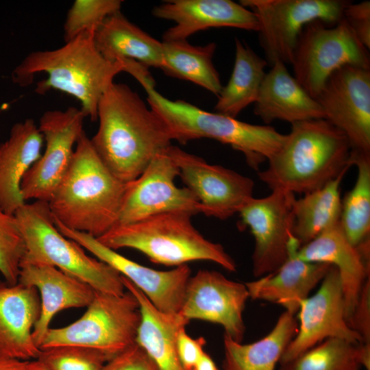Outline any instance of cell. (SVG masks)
Returning a JSON list of instances; mask_svg holds the SVG:
<instances>
[{"label":"cell","instance_id":"6da1fadb","mask_svg":"<svg viewBox=\"0 0 370 370\" xmlns=\"http://www.w3.org/2000/svg\"><path fill=\"white\" fill-rule=\"evenodd\" d=\"M97 132L90 138L96 153L120 181L127 183L171 145L160 116L125 84L113 82L101 98Z\"/></svg>","mask_w":370,"mask_h":370},{"label":"cell","instance_id":"7a4b0ae2","mask_svg":"<svg viewBox=\"0 0 370 370\" xmlns=\"http://www.w3.org/2000/svg\"><path fill=\"white\" fill-rule=\"evenodd\" d=\"M94 34L84 32L56 49L30 52L14 69L13 82L25 87L43 73L47 77L37 82L36 93L54 90L69 95L79 101L85 116L95 121L101 98L125 66L121 60L112 62L101 55Z\"/></svg>","mask_w":370,"mask_h":370},{"label":"cell","instance_id":"3957f363","mask_svg":"<svg viewBox=\"0 0 370 370\" xmlns=\"http://www.w3.org/2000/svg\"><path fill=\"white\" fill-rule=\"evenodd\" d=\"M351 149L344 133L325 119L294 123L258 175L271 190L305 195L347 173Z\"/></svg>","mask_w":370,"mask_h":370},{"label":"cell","instance_id":"277c9868","mask_svg":"<svg viewBox=\"0 0 370 370\" xmlns=\"http://www.w3.org/2000/svg\"><path fill=\"white\" fill-rule=\"evenodd\" d=\"M127 183L107 169L84 132L48 202L51 213L64 226L97 238L116 225Z\"/></svg>","mask_w":370,"mask_h":370},{"label":"cell","instance_id":"5b68a950","mask_svg":"<svg viewBox=\"0 0 370 370\" xmlns=\"http://www.w3.org/2000/svg\"><path fill=\"white\" fill-rule=\"evenodd\" d=\"M147 95L149 106L166 123L173 140L181 144L210 138L241 152L247 164L258 170L282 147L286 134L269 125H255L217 112H210L182 100H171L155 89L153 77L138 82Z\"/></svg>","mask_w":370,"mask_h":370},{"label":"cell","instance_id":"8992f818","mask_svg":"<svg viewBox=\"0 0 370 370\" xmlns=\"http://www.w3.org/2000/svg\"><path fill=\"white\" fill-rule=\"evenodd\" d=\"M193 216L188 212H174L118 224L97 240L114 250H137L156 264L176 267L204 260L215 262L228 271H235L236 264L233 258L221 244L206 239L195 227Z\"/></svg>","mask_w":370,"mask_h":370},{"label":"cell","instance_id":"52a82bcc","mask_svg":"<svg viewBox=\"0 0 370 370\" xmlns=\"http://www.w3.org/2000/svg\"><path fill=\"white\" fill-rule=\"evenodd\" d=\"M14 216L25 245L21 263L55 267L97 291L116 295L125 293L121 275L117 271L88 256L82 247L58 230L48 202H26Z\"/></svg>","mask_w":370,"mask_h":370},{"label":"cell","instance_id":"ba28073f","mask_svg":"<svg viewBox=\"0 0 370 370\" xmlns=\"http://www.w3.org/2000/svg\"><path fill=\"white\" fill-rule=\"evenodd\" d=\"M140 321V306L132 293L126 290L116 295L95 291L84 314L66 326L50 328L40 349L76 345L113 358L136 343Z\"/></svg>","mask_w":370,"mask_h":370},{"label":"cell","instance_id":"9c48e42d","mask_svg":"<svg viewBox=\"0 0 370 370\" xmlns=\"http://www.w3.org/2000/svg\"><path fill=\"white\" fill-rule=\"evenodd\" d=\"M369 49L343 18L334 25L321 21L303 28L294 52V77L317 99L328 77L337 69L353 65L370 69Z\"/></svg>","mask_w":370,"mask_h":370},{"label":"cell","instance_id":"30bf717a","mask_svg":"<svg viewBox=\"0 0 370 370\" xmlns=\"http://www.w3.org/2000/svg\"><path fill=\"white\" fill-rule=\"evenodd\" d=\"M257 17L260 44L271 66L277 60L291 64L299 36L308 23L334 25L350 3L345 0H241Z\"/></svg>","mask_w":370,"mask_h":370},{"label":"cell","instance_id":"8fae6325","mask_svg":"<svg viewBox=\"0 0 370 370\" xmlns=\"http://www.w3.org/2000/svg\"><path fill=\"white\" fill-rule=\"evenodd\" d=\"M85 115L75 107L64 110L45 112L38 129L45 148L36 162L25 174L21 192L28 200L49 202L71 164L77 142L82 133Z\"/></svg>","mask_w":370,"mask_h":370},{"label":"cell","instance_id":"7c38bea8","mask_svg":"<svg viewBox=\"0 0 370 370\" xmlns=\"http://www.w3.org/2000/svg\"><path fill=\"white\" fill-rule=\"evenodd\" d=\"M178 176L166 149L156 155L138 177L127 183L116 225L169 212L202 213L195 195L186 187L176 186Z\"/></svg>","mask_w":370,"mask_h":370},{"label":"cell","instance_id":"4fadbf2b","mask_svg":"<svg viewBox=\"0 0 370 370\" xmlns=\"http://www.w3.org/2000/svg\"><path fill=\"white\" fill-rule=\"evenodd\" d=\"M166 151L179 176L197 197L202 213L227 219L238 213L254 197V182L233 170L211 164L202 158L171 145Z\"/></svg>","mask_w":370,"mask_h":370},{"label":"cell","instance_id":"5bb4252c","mask_svg":"<svg viewBox=\"0 0 370 370\" xmlns=\"http://www.w3.org/2000/svg\"><path fill=\"white\" fill-rule=\"evenodd\" d=\"M295 194L275 189L262 198L253 197L238 212L239 228L247 227L254 237L252 271L260 278L278 270L288 256L293 236Z\"/></svg>","mask_w":370,"mask_h":370},{"label":"cell","instance_id":"9a60e30c","mask_svg":"<svg viewBox=\"0 0 370 370\" xmlns=\"http://www.w3.org/2000/svg\"><path fill=\"white\" fill-rule=\"evenodd\" d=\"M325 119L347 138L351 149L370 153V69L345 65L327 79L316 99Z\"/></svg>","mask_w":370,"mask_h":370},{"label":"cell","instance_id":"2e32d148","mask_svg":"<svg viewBox=\"0 0 370 370\" xmlns=\"http://www.w3.org/2000/svg\"><path fill=\"white\" fill-rule=\"evenodd\" d=\"M318 291L299 303L298 329L285 349L280 364L293 360L302 353L330 338L362 343L360 336L348 324L338 270L331 267Z\"/></svg>","mask_w":370,"mask_h":370},{"label":"cell","instance_id":"e0dca14e","mask_svg":"<svg viewBox=\"0 0 370 370\" xmlns=\"http://www.w3.org/2000/svg\"><path fill=\"white\" fill-rule=\"evenodd\" d=\"M58 230L78 243L98 260L108 264L129 280L162 312L178 314L191 270L188 264L169 271H158L134 262L86 233L71 230L54 220Z\"/></svg>","mask_w":370,"mask_h":370},{"label":"cell","instance_id":"ac0fdd59","mask_svg":"<svg viewBox=\"0 0 370 370\" xmlns=\"http://www.w3.org/2000/svg\"><path fill=\"white\" fill-rule=\"evenodd\" d=\"M249 298L245 284L216 271L199 270L189 278L179 314L188 321L219 324L224 334L242 343L245 332L243 314Z\"/></svg>","mask_w":370,"mask_h":370},{"label":"cell","instance_id":"d6986e66","mask_svg":"<svg viewBox=\"0 0 370 370\" xmlns=\"http://www.w3.org/2000/svg\"><path fill=\"white\" fill-rule=\"evenodd\" d=\"M152 14L173 21L162 41L187 40L193 34L212 27H234L257 32L256 15L240 3L231 0H170L156 6Z\"/></svg>","mask_w":370,"mask_h":370},{"label":"cell","instance_id":"ffe728a7","mask_svg":"<svg viewBox=\"0 0 370 370\" xmlns=\"http://www.w3.org/2000/svg\"><path fill=\"white\" fill-rule=\"evenodd\" d=\"M18 282L35 287L39 293L40 314L32 331L33 340L39 348L58 312L86 308L95 293L87 283L47 264L21 263Z\"/></svg>","mask_w":370,"mask_h":370},{"label":"cell","instance_id":"44dd1931","mask_svg":"<svg viewBox=\"0 0 370 370\" xmlns=\"http://www.w3.org/2000/svg\"><path fill=\"white\" fill-rule=\"evenodd\" d=\"M40 314L35 287L0 281V358L25 361L38 358L40 349L32 331Z\"/></svg>","mask_w":370,"mask_h":370},{"label":"cell","instance_id":"7402d4cb","mask_svg":"<svg viewBox=\"0 0 370 370\" xmlns=\"http://www.w3.org/2000/svg\"><path fill=\"white\" fill-rule=\"evenodd\" d=\"M300 245L293 236L288 243L286 260L275 271L245 283L249 298L281 305L293 314L297 312L299 303L322 281L332 265L310 262L300 259Z\"/></svg>","mask_w":370,"mask_h":370},{"label":"cell","instance_id":"603a6c76","mask_svg":"<svg viewBox=\"0 0 370 370\" xmlns=\"http://www.w3.org/2000/svg\"><path fill=\"white\" fill-rule=\"evenodd\" d=\"M297 256L306 262L328 263L338 270L349 325L359 294L369 278L370 263L348 241L340 221L299 247Z\"/></svg>","mask_w":370,"mask_h":370},{"label":"cell","instance_id":"cb8c5ba5","mask_svg":"<svg viewBox=\"0 0 370 370\" xmlns=\"http://www.w3.org/2000/svg\"><path fill=\"white\" fill-rule=\"evenodd\" d=\"M265 74L254 112L267 125L281 120L291 123L325 119L317 99L312 97L288 71L284 62L277 60Z\"/></svg>","mask_w":370,"mask_h":370},{"label":"cell","instance_id":"d4e9b609","mask_svg":"<svg viewBox=\"0 0 370 370\" xmlns=\"http://www.w3.org/2000/svg\"><path fill=\"white\" fill-rule=\"evenodd\" d=\"M43 136L32 119L16 123L8 138L0 144V207L14 214L26 202L21 184L25 174L40 158Z\"/></svg>","mask_w":370,"mask_h":370},{"label":"cell","instance_id":"484cf974","mask_svg":"<svg viewBox=\"0 0 370 370\" xmlns=\"http://www.w3.org/2000/svg\"><path fill=\"white\" fill-rule=\"evenodd\" d=\"M125 290L137 299L141 313V321L136 343L151 358L158 370H186L182 365L176 347L179 331L188 323L178 314L160 312L129 280L121 275Z\"/></svg>","mask_w":370,"mask_h":370},{"label":"cell","instance_id":"4316f807","mask_svg":"<svg viewBox=\"0 0 370 370\" xmlns=\"http://www.w3.org/2000/svg\"><path fill=\"white\" fill-rule=\"evenodd\" d=\"M95 45L107 60H134L144 66L162 70L163 45L130 22L121 12L108 16L95 30Z\"/></svg>","mask_w":370,"mask_h":370},{"label":"cell","instance_id":"83f0119b","mask_svg":"<svg viewBox=\"0 0 370 370\" xmlns=\"http://www.w3.org/2000/svg\"><path fill=\"white\" fill-rule=\"evenodd\" d=\"M297 329L295 315L284 311L272 330L254 343L243 344L224 334L223 370H275Z\"/></svg>","mask_w":370,"mask_h":370},{"label":"cell","instance_id":"f1b7e54d","mask_svg":"<svg viewBox=\"0 0 370 370\" xmlns=\"http://www.w3.org/2000/svg\"><path fill=\"white\" fill-rule=\"evenodd\" d=\"M268 65L245 42L235 38V60L227 84L223 86L214 106L216 112L232 118L255 103Z\"/></svg>","mask_w":370,"mask_h":370},{"label":"cell","instance_id":"f546056e","mask_svg":"<svg viewBox=\"0 0 370 370\" xmlns=\"http://www.w3.org/2000/svg\"><path fill=\"white\" fill-rule=\"evenodd\" d=\"M345 173L294 200L292 233L300 247L340 221L341 184Z\"/></svg>","mask_w":370,"mask_h":370},{"label":"cell","instance_id":"4dcf8cb0","mask_svg":"<svg viewBox=\"0 0 370 370\" xmlns=\"http://www.w3.org/2000/svg\"><path fill=\"white\" fill-rule=\"evenodd\" d=\"M162 42V71L166 75L191 82L218 97L223 86L212 61L217 48L214 42L197 46L187 40Z\"/></svg>","mask_w":370,"mask_h":370},{"label":"cell","instance_id":"1f68e13d","mask_svg":"<svg viewBox=\"0 0 370 370\" xmlns=\"http://www.w3.org/2000/svg\"><path fill=\"white\" fill-rule=\"evenodd\" d=\"M349 162L358 174L342 200L339 221L348 241L359 248L370 243V153L351 149Z\"/></svg>","mask_w":370,"mask_h":370},{"label":"cell","instance_id":"d6a6232c","mask_svg":"<svg viewBox=\"0 0 370 370\" xmlns=\"http://www.w3.org/2000/svg\"><path fill=\"white\" fill-rule=\"evenodd\" d=\"M360 344L338 338H327L290 362L280 370H360Z\"/></svg>","mask_w":370,"mask_h":370},{"label":"cell","instance_id":"836d02e7","mask_svg":"<svg viewBox=\"0 0 370 370\" xmlns=\"http://www.w3.org/2000/svg\"><path fill=\"white\" fill-rule=\"evenodd\" d=\"M121 0H75L64 23L65 42L86 32H95L110 15L121 11Z\"/></svg>","mask_w":370,"mask_h":370},{"label":"cell","instance_id":"e575fe53","mask_svg":"<svg viewBox=\"0 0 370 370\" xmlns=\"http://www.w3.org/2000/svg\"><path fill=\"white\" fill-rule=\"evenodd\" d=\"M111 358L97 349L62 345L40 349L37 359L53 370H101Z\"/></svg>","mask_w":370,"mask_h":370},{"label":"cell","instance_id":"d590c367","mask_svg":"<svg viewBox=\"0 0 370 370\" xmlns=\"http://www.w3.org/2000/svg\"><path fill=\"white\" fill-rule=\"evenodd\" d=\"M25 241L14 214L0 207V273L12 284L18 283Z\"/></svg>","mask_w":370,"mask_h":370},{"label":"cell","instance_id":"8d00e7d4","mask_svg":"<svg viewBox=\"0 0 370 370\" xmlns=\"http://www.w3.org/2000/svg\"><path fill=\"white\" fill-rule=\"evenodd\" d=\"M101 370H158L154 362L135 343L108 360Z\"/></svg>","mask_w":370,"mask_h":370},{"label":"cell","instance_id":"74e56055","mask_svg":"<svg viewBox=\"0 0 370 370\" xmlns=\"http://www.w3.org/2000/svg\"><path fill=\"white\" fill-rule=\"evenodd\" d=\"M343 18L359 40L370 49V1L350 2L345 8Z\"/></svg>","mask_w":370,"mask_h":370},{"label":"cell","instance_id":"f35d334b","mask_svg":"<svg viewBox=\"0 0 370 370\" xmlns=\"http://www.w3.org/2000/svg\"><path fill=\"white\" fill-rule=\"evenodd\" d=\"M350 327L361 337L362 343L370 344V280L364 283L352 314Z\"/></svg>","mask_w":370,"mask_h":370},{"label":"cell","instance_id":"ab89813d","mask_svg":"<svg viewBox=\"0 0 370 370\" xmlns=\"http://www.w3.org/2000/svg\"><path fill=\"white\" fill-rule=\"evenodd\" d=\"M185 328L180 330L177 335L176 347L184 367L186 370H193L205 352L204 347L206 341L202 336L192 338L186 333Z\"/></svg>","mask_w":370,"mask_h":370},{"label":"cell","instance_id":"60d3db41","mask_svg":"<svg viewBox=\"0 0 370 370\" xmlns=\"http://www.w3.org/2000/svg\"><path fill=\"white\" fill-rule=\"evenodd\" d=\"M27 361L0 358V370H25Z\"/></svg>","mask_w":370,"mask_h":370},{"label":"cell","instance_id":"b9f144b4","mask_svg":"<svg viewBox=\"0 0 370 370\" xmlns=\"http://www.w3.org/2000/svg\"><path fill=\"white\" fill-rule=\"evenodd\" d=\"M193 370H219L211 356L204 352Z\"/></svg>","mask_w":370,"mask_h":370},{"label":"cell","instance_id":"7bdbcfd3","mask_svg":"<svg viewBox=\"0 0 370 370\" xmlns=\"http://www.w3.org/2000/svg\"><path fill=\"white\" fill-rule=\"evenodd\" d=\"M25 370H53L45 363L38 359L27 360Z\"/></svg>","mask_w":370,"mask_h":370}]
</instances>
